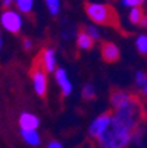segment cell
Here are the masks:
<instances>
[{"mask_svg": "<svg viewBox=\"0 0 147 148\" xmlns=\"http://www.w3.org/2000/svg\"><path fill=\"white\" fill-rule=\"evenodd\" d=\"M144 120V109L140 98H133L112 113V120L99 138L100 148H125L133 141L134 134L140 129V123Z\"/></svg>", "mask_w": 147, "mask_h": 148, "instance_id": "6da1fadb", "label": "cell"}, {"mask_svg": "<svg viewBox=\"0 0 147 148\" xmlns=\"http://www.w3.org/2000/svg\"><path fill=\"white\" fill-rule=\"evenodd\" d=\"M86 13L94 24L118 27V15H116L115 9L109 5L87 3L86 5Z\"/></svg>", "mask_w": 147, "mask_h": 148, "instance_id": "7a4b0ae2", "label": "cell"}, {"mask_svg": "<svg viewBox=\"0 0 147 148\" xmlns=\"http://www.w3.org/2000/svg\"><path fill=\"white\" fill-rule=\"evenodd\" d=\"M0 22H2V27L10 34H18L22 28V18L16 10L12 9H8L2 13Z\"/></svg>", "mask_w": 147, "mask_h": 148, "instance_id": "3957f363", "label": "cell"}, {"mask_svg": "<svg viewBox=\"0 0 147 148\" xmlns=\"http://www.w3.org/2000/svg\"><path fill=\"white\" fill-rule=\"evenodd\" d=\"M31 78H32V87L37 95L44 97L47 92V75L43 71V68L40 66V63H35V68L31 72Z\"/></svg>", "mask_w": 147, "mask_h": 148, "instance_id": "277c9868", "label": "cell"}, {"mask_svg": "<svg viewBox=\"0 0 147 148\" xmlns=\"http://www.w3.org/2000/svg\"><path fill=\"white\" fill-rule=\"evenodd\" d=\"M110 120H112V112H106V113L97 116V117L93 120V123L90 125V128H88L90 136H93V138L97 139L104 131H106V128L109 126Z\"/></svg>", "mask_w": 147, "mask_h": 148, "instance_id": "5b68a950", "label": "cell"}, {"mask_svg": "<svg viewBox=\"0 0 147 148\" xmlns=\"http://www.w3.org/2000/svg\"><path fill=\"white\" fill-rule=\"evenodd\" d=\"M100 53H101L103 60L108 62V63H113V62L119 60V57H121V53H119L118 46L113 44V43H110V41H104V43H101Z\"/></svg>", "mask_w": 147, "mask_h": 148, "instance_id": "8992f818", "label": "cell"}, {"mask_svg": "<svg viewBox=\"0 0 147 148\" xmlns=\"http://www.w3.org/2000/svg\"><path fill=\"white\" fill-rule=\"evenodd\" d=\"M40 66L44 72H55L56 71V53L53 49H44L40 54Z\"/></svg>", "mask_w": 147, "mask_h": 148, "instance_id": "52a82bcc", "label": "cell"}, {"mask_svg": "<svg viewBox=\"0 0 147 148\" xmlns=\"http://www.w3.org/2000/svg\"><path fill=\"white\" fill-rule=\"evenodd\" d=\"M55 78H56V82H57V85L60 87L62 90V94H63L65 97H69V94L72 92V84L68 78V73L65 69H56L55 71Z\"/></svg>", "mask_w": 147, "mask_h": 148, "instance_id": "ba28073f", "label": "cell"}, {"mask_svg": "<svg viewBox=\"0 0 147 148\" xmlns=\"http://www.w3.org/2000/svg\"><path fill=\"white\" fill-rule=\"evenodd\" d=\"M133 98V94H130L128 91L124 90H113L110 92V106L113 107V110L121 109L122 106H125L130 100Z\"/></svg>", "mask_w": 147, "mask_h": 148, "instance_id": "9c48e42d", "label": "cell"}, {"mask_svg": "<svg viewBox=\"0 0 147 148\" xmlns=\"http://www.w3.org/2000/svg\"><path fill=\"white\" fill-rule=\"evenodd\" d=\"M40 120L32 113H22L19 116V126L22 131H37Z\"/></svg>", "mask_w": 147, "mask_h": 148, "instance_id": "30bf717a", "label": "cell"}, {"mask_svg": "<svg viewBox=\"0 0 147 148\" xmlns=\"http://www.w3.org/2000/svg\"><path fill=\"white\" fill-rule=\"evenodd\" d=\"M77 46H78V49H81V50H90V49H93V46H94V41L86 34V31H81V32L77 35Z\"/></svg>", "mask_w": 147, "mask_h": 148, "instance_id": "8fae6325", "label": "cell"}, {"mask_svg": "<svg viewBox=\"0 0 147 148\" xmlns=\"http://www.w3.org/2000/svg\"><path fill=\"white\" fill-rule=\"evenodd\" d=\"M21 135H22V139H24L28 145L37 147V145H40V142H41L40 134H38L37 131H22V129H21Z\"/></svg>", "mask_w": 147, "mask_h": 148, "instance_id": "7c38bea8", "label": "cell"}, {"mask_svg": "<svg viewBox=\"0 0 147 148\" xmlns=\"http://www.w3.org/2000/svg\"><path fill=\"white\" fill-rule=\"evenodd\" d=\"M143 16H144V10H143L141 8H131V12H130V22H131L133 25H140Z\"/></svg>", "mask_w": 147, "mask_h": 148, "instance_id": "4fadbf2b", "label": "cell"}, {"mask_svg": "<svg viewBox=\"0 0 147 148\" xmlns=\"http://www.w3.org/2000/svg\"><path fill=\"white\" fill-rule=\"evenodd\" d=\"M15 5L19 12L22 13H30L34 6V0H15Z\"/></svg>", "mask_w": 147, "mask_h": 148, "instance_id": "5bb4252c", "label": "cell"}, {"mask_svg": "<svg viewBox=\"0 0 147 148\" xmlns=\"http://www.w3.org/2000/svg\"><path fill=\"white\" fill-rule=\"evenodd\" d=\"M135 47H137V50H138L140 54H144V56L147 54V35L146 34H141V35L137 37Z\"/></svg>", "mask_w": 147, "mask_h": 148, "instance_id": "9a60e30c", "label": "cell"}, {"mask_svg": "<svg viewBox=\"0 0 147 148\" xmlns=\"http://www.w3.org/2000/svg\"><path fill=\"white\" fill-rule=\"evenodd\" d=\"M134 81H135V85L138 88H143L144 85H147V73L143 72V71H137L135 76H134Z\"/></svg>", "mask_w": 147, "mask_h": 148, "instance_id": "2e32d148", "label": "cell"}, {"mask_svg": "<svg viewBox=\"0 0 147 148\" xmlns=\"http://www.w3.org/2000/svg\"><path fill=\"white\" fill-rule=\"evenodd\" d=\"M46 5L49 8V12L50 15H57L59 10H60V0H46Z\"/></svg>", "mask_w": 147, "mask_h": 148, "instance_id": "e0dca14e", "label": "cell"}, {"mask_svg": "<svg viewBox=\"0 0 147 148\" xmlns=\"http://www.w3.org/2000/svg\"><path fill=\"white\" fill-rule=\"evenodd\" d=\"M94 95H96L94 87L91 85V84H87V85L82 88V97L86 100H91V98H94Z\"/></svg>", "mask_w": 147, "mask_h": 148, "instance_id": "ac0fdd59", "label": "cell"}, {"mask_svg": "<svg viewBox=\"0 0 147 148\" xmlns=\"http://www.w3.org/2000/svg\"><path fill=\"white\" fill-rule=\"evenodd\" d=\"M86 34H87L93 41H96V40H99V38H100V31H99V28H97V27H94V25H88V27H87V29H86Z\"/></svg>", "mask_w": 147, "mask_h": 148, "instance_id": "d6986e66", "label": "cell"}, {"mask_svg": "<svg viewBox=\"0 0 147 148\" xmlns=\"http://www.w3.org/2000/svg\"><path fill=\"white\" fill-rule=\"evenodd\" d=\"M146 3V0H122L124 6H131V8H141Z\"/></svg>", "mask_w": 147, "mask_h": 148, "instance_id": "ffe728a7", "label": "cell"}, {"mask_svg": "<svg viewBox=\"0 0 147 148\" xmlns=\"http://www.w3.org/2000/svg\"><path fill=\"white\" fill-rule=\"evenodd\" d=\"M47 148H63V145H62L59 141H50Z\"/></svg>", "mask_w": 147, "mask_h": 148, "instance_id": "44dd1931", "label": "cell"}, {"mask_svg": "<svg viewBox=\"0 0 147 148\" xmlns=\"http://www.w3.org/2000/svg\"><path fill=\"white\" fill-rule=\"evenodd\" d=\"M22 44H24V49H25V50H31V49H32V41L28 40V38L24 40V43H22Z\"/></svg>", "mask_w": 147, "mask_h": 148, "instance_id": "7402d4cb", "label": "cell"}, {"mask_svg": "<svg viewBox=\"0 0 147 148\" xmlns=\"http://www.w3.org/2000/svg\"><path fill=\"white\" fill-rule=\"evenodd\" d=\"M140 27L147 28V13H144V16H143V19H141V24H140Z\"/></svg>", "mask_w": 147, "mask_h": 148, "instance_id": "603a6c76", "label": "cell"}, {"mask_svg": "<svg viewBox=\"0 0 147 148\" xmlns=\"http://www.w3.org/2000/svg\"><path fill=\"white\" fill-rule=\"evenodd\" d=\"M12 3H13V0H2V5H3L5 8H9Z\"/></svg>", "mask_w": 147, "mask_h": 148, "instance_id": "cb8c5ba5", "label": "cell"}, {"mask_svg": "<svg viewBox=\"0 0 147 148\" xmlns=\"http://www.w3.org/2000/svg\"><path fill=\"white\" fill-rule=\"evenodd\" d=\"M141 94H143L144 97H147V85H144V87L141 88Z\"/></svg>", "mask_w": 147, "mask_h": 148, "instance_id": "d4e9b609", "label": "cell"}, {"mask_svg": "<svg viewBox=\"0 0 147 148\" xmlns=\"http://www.w3.org/2000/svg\"><path fill=\"white\" fill-rule=\"evenodd\" d=\"M2 46H3V40H2V35H0V50H2Z\"/></svg>", "mask_w": 147, "mask_h": 148, "instance_id": "484cf974", "label": "cell"}]
</instances>
